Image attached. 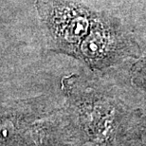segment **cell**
I'll return each instance as SVG.
<instances>
[{
  "label": "cell",
  "mask_w": 146,
  "mask_h": 146,
  "mask_svg": "<svg viewBox=\"0 0 146 146\" xmlns=\"http://www.w3.org/2000/svg\"><path fill=\"white\" fill-rule=\"evenodd\" d=\"M115 46L116 38L112 33L98 25L83 42L81 53L86 61L97 63L108 57Z\"/></svg>",
  "instance_id": "2"
},
{
  "label": "cell",
  "mask_w": 146,
  "mask_h": 146,
  "mask_svg": "<svg viewBox=\"0 0 146 146\" xmlns=\"http://www.w3.org/2000/svg\"><path fill=\"white\" fill-rule=\"evenodd\" d=\"M86 123L89 134L99 143L108 142L115 133L116 113L113 108L95 106L86 114Z\"/></svg>",
  "instance_id": "3"
},
{
  "label": "cell",
  "mask_w": 146,
  "mask_h": 146,
  "mask_svg": "<svg viewBox=\"0 0 146 146\" xmlns=\"http://www.w3.org/2000/svg\"><path fill=\"white\" fill-rule=\"evenodd\" d=\"M145 141H146V133H145Z\"/></svg>",
  "instance_id": "4"
},
{
  "label": "cell",
  "mask_w": 146,
  "mask_h": 146,
  "mask_svg": "<svg viewBox=\"0 0 146 146\" xmlns=\"http://www.w3.org/2000/svg\"><path fill=\"white\" fill-rule=\"evenodd\" d=\"M42 6L46 25L61 45L70 48L87 33L88 14L74 0H44Z\"/></svg>",
  "instance_id": "1"
}]
</instances>
